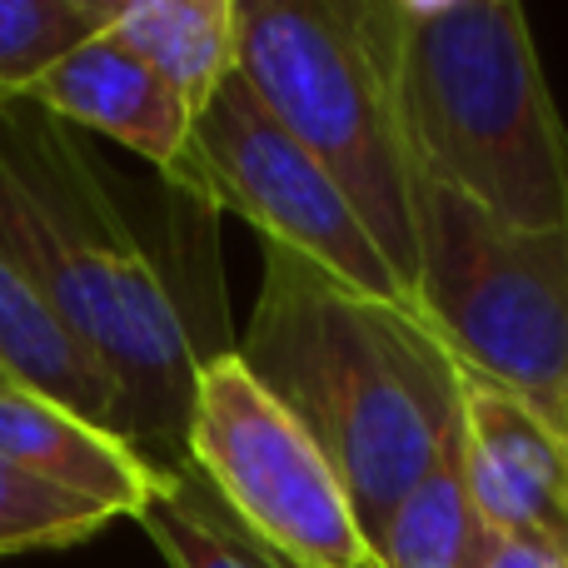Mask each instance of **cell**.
Wrapping results in <instances>:
<instances>
[{"label":"cell","instance_id":"6da1fadb","mask_svg":"<svg viewBox=\"0 0 568 568\" xmlns=\"http://www.w3.org/2000/svg\"><path fill=\"white\" fill-rule=\"evenodd\" d=\"M0 255L110 374L130 439L165 469H185L190 404L210 354L95 150L36 100H0Z\"/></svg>","mask_w":568,"mask_h":568},{"label":"cell","instance_id":"7a4b0ae2","mask_svg":"<svg viewBox=\"0 0 568 568\" xmlns=\"http://www.w3.org/2000/svg\"><path fill=\"white\" fill-rule=\"evenodd\" d=\"M265 250L235 354L304 424L344 479L364 534L464 444V364L419 304L379 300L329 270Z\"/></svg>","mask_w":568,"mask_h":568},{"label":"cell","instance_id":"3957f363","mask_svg":"<svg viewBox=\"0 0 568 568\" xmlns=\"http://www.w3.org/2000/svg\"><path fill=\"white\" fill-rule=\"evenodd\" d=\"M394 95L419 180L509 230L568 225V125L509 0H384Z\"/></svg>","mask_w":568,"mask_h":568},{"label":"cell","instance_id":"277c9868","mask_svg":"<svg viewBox=\"0 0 568 568\" xmlns=\"http://www.w3.org/2000/svg\"><path fill=\"white\" fill-rule=\"evenodd\" d=\"M240 80L329 170L414 294L424 180L394 95L384 0H240Z\"/></svg>","mask_w":568,"mask_h":568},{"label":"cell","instance_id":"5b68a950","mask_svg":"<svg viewBox=\"0 0 568 568\" xmlns=\"http://www.w3.org/2000/svg\"><path fill=\"white\" fill-rule=\"evenodd\" d=\"M414 304L464 369L568 429V225L509 230L424 180Z\"/></svg>","mask_w":568,"mask_h":568},{"label":"cell","instance_id":"8992f818","mask_svg":"<svg viewBox=\"0 0 568 568\" xmlns=\"http://www.w3.org/2000/svg\"><path fill=\"white\" fill-rule=\"evenodd\" d=\"M185 469H195L220 504L290 564L379 568L334 464L235 349L200 364Z\"/></svg>","mask_w":568,"mask_h":568},{"label":"cell","instance_id":"52a82bcc","mask_svg":"<svg viewBox=\"0 0 568 568\" xmlns=\"http://www.w3.org/2000/svg\"><path fill=\"white\" fill-rule=\"evenodd\" d=\"M175 190L210 210L240 215L260 245L290 250L364 294L414 304L349 195L290 130L265 115L240 70L190 125V155Z\"/></svg>","mask_w":568,"mask_h":568},{"label":"cell","instance_id":"ba28073f","mask_svg":"<svg viewBox=\"0 0 568 568\" xmlns=\"http://www.w3.org/2000/svg\"><path fill=\"white\" fill-rule=\"evenodd\" d=\"M459 464L484 534L568 554V429L464 369Z\"/></svg>","mask_w":568,"mask_h":568},{"label":"cell","instance_id":"9c48e42d","mask_svg":"<svg viewBox=\"0 0 568 568\" xmlns=\"http://www.w3.org/2000/svg\"><path fill=\"white\" fill-rule=\"evenodd\" d=\"M0 459L30 479L100 504L115 519H135L170 474L130 439L100 429L85 414L10 374H0Z\"/></svg>","mask_w":568,"mask_h":568},{"label":"cell","instance_id":"30bf717a","mask_svg":"<svg viewBox=\"0 0 568 568\" xmlns=\"http://www.w3.org/2000/svg\"><path fill=\"white\" fill-rule=\"evenodd\" d=\"M30 100L80 135H105L130 155L150 160L170 185L190 155V125H195L190 105L110 36L70 50Z\"/></svg>","mask_w":568,"mask_h":568},{"label":"cell","instance_id":"8fae6325","mask_svg":"<svg viewBox=\"0 0 568 568\" xmlns=\"http://www.w3.org/2000/svg\"><path fill=\"white\" fill-rule=\"evenodd\" d=\"M105 36L200 115L240 70V0H120Z\"/></svg>","mask_w":568,"mask_h":568},{"label":"cell","instance_id":"7c38bea8","mask_svg":"<svg viewBox=\"0 0 568 568\" xmlns=\"http://www.w3.org/2000/svg\"><path fill=\"white\" fill-rule=\"evenodd\" d=\"M0 374L50 394L65 409L85 414L90 424L130 439V414L120 404V389L110 384V374L70 339L65 324L36 300V290L16 275V265L6 255H0Z\"/></svg>","mask_w":568,"mask_h":568},{"label":"cell","instance_id":"4fadbf2b","mask_svg":"<svg viewBox=\"0 0 568 568\" xmlns=\"http://www.w3.org/2000/svg\"><path fill=\"white\" fill-rule=\"evenodd\" d=\"M135 519L170 568H300L255 539L195 469H170Z\"/></svg>","mask_w":568,"mask_h":568},{"label":"cell","instance_id":"5bb4252c","mask_svg":"<svg viewBox=\"0 0 568 568\" xmlns=\"http://www.w3.org/2000/svg\"><path fill=\"white\" fill-rule=\"evenodd\" d=\"M479 539L484 524L474 514L464 464L454 454L419 489L394 504V514L374 534V559L379 568H469Z\"/></svg>","mask_w":568,"mask_h":568},{"label":"cell","instance_id":"9a60e30c","mask_svg":"<svg viewBox=\"0 0 568 568\" xmlns=\"http://www.w3.org/2000/svg\"><path fill=\"white\" fill-rule=\"evenodd\" d=\"M120 0H0V100L36 85L85 40L105 36Z\"/></svg>","mask_w":568,"mask_h":568},{"label":"cell","instance_id":"2e32d148","mask_svg":"<svg viewBox=\"0 0 568 568\" xmlns=\"http://www.w3.org/2000/svg\"><path fill=\"white\" fill-rule=\"evenodd\" d=\"M105 524H115L110 509L30 479L0 459V559L30 549H70V544L95 539Z\"/></svg>","mask_w":568,"mask_h":568},{"label":"cell","instance_id":"e0dca14e","mask_svg":"<svg viewBox=\"0 0 568 568\" xmlns=\"http://www.w3.org/2000/svg\"><path fill=\"white\" fill-rule=\"evenodd\" d=\"M469 568H568V554L539 549V544H519V539H499V534H484Z\"/></svg>","mask_w":568,"mask_h":568}]
</instances>
